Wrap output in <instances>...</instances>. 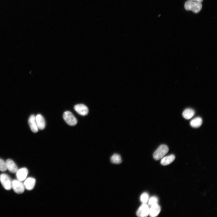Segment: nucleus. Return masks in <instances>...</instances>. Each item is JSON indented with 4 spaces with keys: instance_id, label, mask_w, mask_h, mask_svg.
<instances>
[{
    "instance_id": "nucleus-9",
    "label": "nucleus",
    "mask_w": 217,
    "mask_h": 217,
    "mask_svg": "<svg viewBox=\"0 0 217 217\" xmlns=\"http://www.w3.org/2000/svg\"><path fill=\"white\" fill-rule=\"evenodd\" d=\"M7 169L12 173H17L18 170L17 165L15 162L10 159H8L6 161Z\"/></svg>"
},
{
    "instance_id": "nucleus-13",
    "label": "nucleus",
    "mask_w": 217,
    "mask_h": 217,
    "mask_svg": "<svg viewBox=\"0 0 217 217\" xmlns=\"http://www.w3.org/2000/svg\"><path fill=\"white\" fill-rule=\"evenodd\" d=\"M35 183V179L33 178L30 177L28 178L26 180L24 185L26 189L28 190H31L34 188Z\"/></svg>"
},
{
    "instance_id": "nucleus-2",
    "label": "nucleus",
    "mask_w": 217,
    "mask_h": 217,
    "mask_svg": "<svg viewBox=\"0 0 217 217\" xmlns=\"http://www.w3.org/2000/svg\"><path fill=\"white\" fill-rule=\"evenodd\" d=\"M169 150V148L166 145H160L154 153V158L156 160L161 159L168 152Z\"/></svg>"
},
{
    "instance_id": "nucleus-14",
    "label": "nucleus",
    "mask_w": 217,
    "mask_h": 217,
    "mask_svg": "<svg viewBox=\"0 0 217 217\" xmlns=\"http://www.w3.org/2000/svg\"><path fill=\"white\" fill-rule=\"evenodd\" d=\"M161 164L163 166L168 165L171 163L175 159V157L173 155H170L162 158Z\"/></svg>"
},
{
    "instance_id": "nucleus-16",
    "label": "nucleus",
    "mask_w": 217,
    "mask_h": 217,
    "mask_svg": "<svg viewBox=\"0 0 217 217\" xmlns=\"http://www.w3.org/2000/svg\"><path fill=\"white\" fill-rule=\"evenodd\" d=\"M202 124V119L200 117L194 118L191 120L190 123L191 126L194 128H197L200 127Z\"/></svg>"
},
{
    "instance_id": "nucleus-11",
    "label": "nucleus",
    "mask_w": 217,
    "mask_h": 217,
    "mask_svg": "<svg viewBox=\"0 0 217 217\" xmlns=\"http://www.w3.org/2000/svg\"><path fill=\"white\" fill-rule=\"evenodd\" d=\"M161 211V207L158 204L154 205L150 208L149 215L151 217L157 216Z\"/></svg>"
},
{
    "instance_id": "nucleus-1",
    "label": "nucleus",
    "mask_w": 217,
    "mask_h": 217,
    "mask_svg": "<svg viewBox=\"0 0 217 217\" xmlns=\"http://www.w3.org/2000/svg\"><path fill=\"white\" fill-rule=\"evenodd\" d=\"M201 3L188 1L185 5V8L186 10L191 11L195 13L199 12L202 8Z\"/></svg>"
},
{
    "instance_id": "nucleus-5",
    "label": "nucleus",
    "mask_w": 217,
    "mask_h": 217,
    "mask_svg": "<svg viewBox=\"0 0 217 217\" xmlns=\"http://www.w3.org/2000/svg\"><path fill=\"white\" fill-rule=\"evenodd\" d=\"M12 188L16 193L21 194L24 191L25 187L21 181L14 180L12 181Z\"/></svg>"
},
{
    "instance_id": "nucleus-7",
    "label": "nucleus",
    "mask_w": 217,
    "mask_h": 217,
    "mask_svg": "<svg viewBox=\"0 0 217 217\" xmlns=\"http://www.w3.org/2000/svg\"><path fill=\"white\" fill-rule=\"evenodd\" d=\"M74 109L77 113L81 116H86L89 112L87 107L83 104H78L75 105Z\"/></svg>"
},
{
    "instance_id": "nucleus-3",
    "label": "nucleus",
    "mask_w": 217,
    "mask_h": 217,
    "mask_svg": "<svg viewBox=\"0 0 217 217\" xmlns=\"http://www.w3.org/2000/svg\"><path fill=\"white\" fill-rule=\"evenodd\" d=\"M63 118L66 123L69 126H75L77 124V119L70 112L66 111L65 112L63 115Z\"/></svg>"
},
{
    "instance_id": "nucleus-4",
    "label": "nucleus",
    "mask_w": 217,
    "mask_h": 217,
    "mask_svg": "<svg viewBox=\"0 0 217 217\" xmlns=\"http://www.w3.org/2000/svg\"><path fill=\"white\" fill-rule=\"evenodd\" d=\"M0 181L5 189L8 190L12 188V182L10 177L6 174H2L0 175Z\"/></svg>"
},
{
    "instance_id": "nucleus-12",
    "label": "nucleus",
    "mask_w": 217,
    "mask_h": 217,
    "mask_svg": "<svg viewBox=\"0 0 217 217\" xmlns=\"http://www.w3.org/2000/svg\"><path fill=\"white\" fill-rule=\"evenodd\" d=\"M36 121L38 129L42 130L44 129L46 126V123L44 118L40 114H38L36 117Z\"/></svg>"
},
{
    "instance_id": "nucleus-8",
    "label": "nucleus",
    "mask_w": 217,
    "mask_h": 217,
    "mask_svg": "<svg viewBox=\"0 0 217 217\" xmlns=\"http://www.w3.org/2000/svg\"><path fill=\"white\" fill-rule=\"evenodd\" d=\"M29 123L31 130L34 133H36L38 131L36 121V117L34 115H32L29 120Z\"/></svg>"
},
{
    "instance_id": "nucleus-21",
    "label": "nucleus",
    "mask_w": 217,
    "mask_h": 217,
    "mask_svg": "<svg viewBox=\"0 0 217 217\" xmlns=\"http://www.w3.org/2000/svg\"><path fill=\"white\" fill-rule=\"evenodd\" d=\"M188 1L199 2L201 3L203 0H188Z\"/></svg>"
},
{
    "instance_id": "nucleus-17",
    "label": "nucleus",
    "mask_w": 217,
    "mask_h": 217,
    "mask_svg": "<svg viewBox=\"0 0 217 217\" xmlns=\"http://www.w3.org/2000/svg\"><path fill=\"white\" fill-rule=\"evenodd\" d=\"M112 162L115 164H121L122 162V159L121 156L118 154H114L111 158Z\"/></svg>"
},
{
    "instance_id": "nucleus-6",
    "label": "nucleus",
    "mask_w": 217,
    "mask_h": 217,
    "mask_svg": "<svg viewBox=\"0 0 217 217\" xmlns=\"http://www.w3.org/2000/svg\"><path fill=\"white\" fill-rule=\"evenodd\" d=\"M150 207L146 203H142L136 212L137 215L140 217H146L149 215Z\"/></svg>"
},
{
    "instance_id": "nucleus-18",
    "label": "nucleus",
    "mask_w": 217,
    "mask_h": 217,
    "mask_svg": "<svg viewBox=\"0 0 217 217\" xmlns=\"http://www.w3.org/2000/svg\"><path fill=\"white\" fill-rule=\"evenodd\" d=\"M148 205L150 207L157 204H158V200L156 196H153L149 199Z\"/></svg>"
},
{
    "instance_id": "nucleus-19",
    "label": "nucleus",
    "mask_w": 217,
    "mask_h": 217,
    "mask_svg": "<svg viewBox=\"0 0 217 217\" xmlns=\"http://www.w3.org/2000/svg\"><path fill=\"white\" fill-rule=\"evenodd\" d=\"M149 199V195L146 192H144L142 194L140 197V201L142 203H147Z\"/></svg>"
},
{
    "instance_id": "nucleus-20",
    "label": "nucleus",
    "mask_w": 217,
    "mask_h": 217,
    "mask_svg": "<svg viewBox=\"0 0 217 217\" xmlns=\"http://www.w3.org/2000/svg\"><path fill=\"white\" fill-rule=\"evenodd\" d=\"M7 169L6 162L3 160L0 159V171L5 172Z\"/></svg>"
},
{
    "instance_id": "nucleus-10",
    "label": "nucleus",
    "mask_w": 217,
    "mask_h": 217,
    "mask_svg": "<svg viewBox=\"0 0 217 217\" xmlns=\"http://www.w3.org/2000/svg\"><path fill=\"white\" fill-rule=\"evenodd\" d=\"M17 173V178L19 180L22 181L26 179L29 171L26 168H23L18 170Z\"/></svg>"
},
{
    "instance_id": "nucleus-15",
    "label": "nucleus",
    "mask_w": 217,
    "mask_h": 217,
    "mask_svg": "<svg viewBox=\"0 0 217 217\" xmlns=\"http://www.w3.org/2000/svg\"><path fill=\"white\" fill-rule=\"evenodd\" d=\"M194 111L191 108H188L185 109L183 112L182 116L183 118L187 120L191 118L194 115Z\"/></svg>"
}]
</instances>
